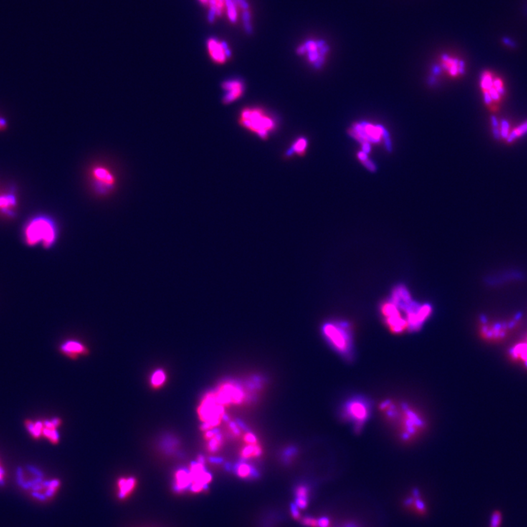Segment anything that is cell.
I'll return each mask as SVG.
<instances>
[{"label": "cell", "instance_id": "cell-9", "mask_svg": "<svg viewBox=\"0 0 527 527\" xmlns=\"http://www.w3.org/2000/svg\"><path fill=\"white\" fill-rule=\"evenodd\" d=\"M215 393L220 404L223 406L241 404L247 398L241 386L231 381L222 383Z\"/></svg>", "mask_w": 527, "mask_h": 527}, {"label": "cell", "instance_id": "cell-17", "mask_svg": "<svg viewBox=\"0 0 527 527\" xmlns=\"http://www.w3.org/2000/svg\"><path fill=\"white\" fill-rule=\"evenodd\" d=\"M442 66L446 70H448L451 75L463 74L465 71V64L463 61L459 60L456 58H452L447 54H444L442 57Z\"/></svg>", "mask_w": 527, "mask_h": 527}, {"label": "cell", "instance_id": "cell-10", "mask_svg": "<svg viewBox=\"0 0 527 527\" xmlns=\"http://www.w3.org/2000/svg\"><path fill=\"white\" fill-rule=\"evenodd\" d=\"M92 188L98 196L105 197L113 192L115 188V178L109 170L97 167L92 171Z\"/></svg>", "mask_w": 527, "mask_h": 527}, {"label": "cell", "instance_id": "cell-24", "mask_svg": "<svg viewBox=\"0 0 527 527\" xmlns=\"http://www.w3.org/2000/svg\"><path fill=\"white\" fill-rule=\"evenodd\" d=\"M166 381V373L163 370L158 369L153 372L150 378V384L154 389H159Z\"/></svg>", "mask_w": 527, "mask_h": 527}, {"label": "cell", "instance_id": "cell-15", "mask_svg": "<svg viewBox=\"0 0 527 527\" xmlns=\"http://www.w3.org/2000/svg\"><path fill=\"white\" fill-rule=\"evenodd\" d=\"M61 423L62 421L59 418H54L50 420L44 421L42 437H45L52 444H58L59 437L57 429L60 426Z\"/></svg>", "mask_w": 527, "mask_h": 527}, {"label": "cell", "instance_id": "cell-11", "mask_svg": "<svg viewBox=\"0 0 527 527\" xmlns=\"http://www.w3.org/2000/svg\"><path fill=\"white\" fill-rule=\"evenodd\" d=\"M208 54L216 64H225L232 56V52L225 41L210 38L206 42Z\"/></svg>", "mask_w": 527, "mask_h": 527}, {"label": "cell", "instance_id": "cell-12", "mask_svg": "<svg viewBox=\"0 0 527 527\" xmlns=\"http://www.w3.org/2000/svg\"><path fill=\"white\" fill-rule=\"evenodd\" d=\"M223 103L228 105L235 102L243 95L245 86L244 82L239 79H228L222 84Z\"/></svg>", "mask_w": 527, "mask_h": 527}, {"label": "cell", "instance_id": "cell-20", "mask_svg": "<svg viewBox=\"0 0 527 527\" xmlns=\"http://www.w3.org/2000/svg\"><path fill=\"white\" fill-rule=\"evenodd\" d=\"M191 485V476L189 471L180 469L175 474V488L178 491H182Z\"/></svg>", "mask_w": 527, "mask_h": 527}, {"label": "cell", "instance_id": "cell-5", "mask_svg": "<svg viewBox=\"0 0 527 527\" xmlns=\"http://www.w3.org/2000/svg\"><path fill=\"white\" fill-rule=\"evenodd\" d=\"M198 414L204 431L213 430L221 423L224 417V406L220 404L215 391L206 393L200 404Z\"/></svg>", "mask_w": 527, "mask_h": 527}, {"label": "cell", "instance_id": "cell-33", "mask_svg": "<svg viewBox=\"0 0 527 527\" xmlns=\"http://www.w3.org/2000/svg\"><path fill=\"white\" fill-rule=\"evenodd\" d=\"M244 440L249 444H257V438L255 435L253 434L252 433H247L244 436Z\"/></svg>", "mask_w": 527, "mask_h": 527}, {"label": "cell", "instance_id": "cell-22", "mask_svg": "<svg viewBox=\"0 0 527 527\" xmlns=\"http://www.w3.org/2000/svg\"><path fill=\"white\" fill-rule=\"evenodd\" d=\"M307 148H308V140L304 137H300L292 144V148L287 152V155L291 156V155H297L302 156V155H305Z\"/></svg>", "mask_w": 527, "mask_h": 527}, {"label": "cell", "instance_id": "cell-31", "mask_svg": "<svg viewBox=\"0 0 527 527\" xmlns=\"http://www.w3.org/2000/svg\"><path fill=\"white\" fill-rule=\"evenodd\" d=\"M500 135H501V138L507 139L508 138L509 134H510V125L508 120H502L501 123L500 125Z\"/></svg>", "mask_w": 527, "mask_h": 527}, {"label": "cell", "instance_id": "cell-39", "mask_svg": "<svg viewBox=\"0 0 527 527\" xmlns=\"http://www.w3.org/2000/svg\"><path fill=\"white\" fill-rule=\"evenodd\" d=\"M329 525V520L326 518H322L318 521V526L320 527H327Z\"/></svg>", "mask_w": 527, "mask_h": 527}, {"label": "cell", "instance_id": "cell-14", "mask_svg": "<svg viewBox=\"0 0 527 527\" xmlns=\"http://www.w3.org/2000/svg\"><path fill=\"white\" fill-rule=\"evenodd\" d=\"M60 350L65 356L71 359H77L79 357L87 355L88 348L82 341L76 339L67 340L61 345Z\"/></svg>", "mask_w": 527, "mask_h": 527}, {"label": "cell", "instance_id": "cell-30", "mask_svg": "<svg viewBox=\"0 0 527 527\" xmlns=\"http://www.w3.org/2000/svg\"><path fill=\"white\" fill-rule=\"evenodd\" d=\"M502 522V513L500 510H495L490 517V527H500Z\"/></svg>", "mask_w": 527, "mask_h": 527}, {"label": "cell", "instance_id": "cell-7", "mask_svg": "<svg viewBox=\"0 0 527 527\" xmlns=\"http://www.w3.org/2000/svg\"><path fill=\"white\" fill-rule=\"evenodd\" d=\"M329 52L330 47L323 40H307L297 49L299 55L305 57L307 62L317 69L325 64Z\"/></svg>", "mask_w": 527, "mask_h": 527}, {"label": "cell", "instance_id": "cell-21", "mask_svg": "<svg viewBox=\"0 0 527 527\" xmlns=\"http://www.w3.org/2000/svg\"><path fill=\"white\" fill-rule=\"evenodd\" d=\"M25 427L31 437L36 439H39L42 437L43 429H44V421L32 420V419H26L25 420Z\"/></svg>", "mask_w": 527, "mask_h": 527}, {"label": "cell", "instance_id": "cell-25", "mask_svg": "<svg viewBox=\"0 0 527 527\" xmlns=\"http://www.w3.org/2000/svg\"><path fill=\"white\" fill-rule=\"evenodd\" d=\"M308 490L304 485H300L296 490V505L297 508L304 509L308 505Z\"/></svg>", "mask_w": 527, "mask_h": 527}, {"label": "cell", "instance_id": "cell-37", "mask_svg": "<svg viewBox=\"0 0 527 527\" xmlns=\"http://www.w3.org/2000/svg\"><path fill=\"white\" fill-rule=\"evenodd\" d=\"M503 43L505 45L508 46V47L514 48L515 46L514 41H512L511 39H508V38H504Z\"/></svg>", "mask_w": 527, "mask_h": 527}, {"label": "cell", "instance_id": "cell-2", "mask_svg": "<svg viewBox=\"0 0 527 527\" xmlns=\"http://www.w3.org/2000/svg\"><path fill=\"white\" fill-rule=\"evenodd\" d=\"M24 234L27 245H41L49 249L57 242L59 230L54 220L48 216H40L26 224Z\"/></svg>", "mask_w": 527, "mask_h": 527}, {"label": "cell", "instance_id": "cell-34", "mask_svg": "<svg viewBox=\"0 0 527 527\" xmlns=\"http://www.w3.org/2000/svg\"><path fill=\"white\" fill-rule=\"evenodd\" d=\"M6 471L4 469L1 461H0V485H3L6 483Z\"/></svg>", "mask_w": 527, "mask_h": 527}, {"label": "cell", "instance_id": "cell-41", "mask_svg": "<svg viewBox=\"0 0 527 527\" xmlns=\"http://www.w3.org/2000/svg\"><path fill=\"white\" fill-rule=\"evenodd\" d=\"M491 125L493 128H500V122H499V120H497V117H491Z\"/></svg>", "mask_w": 527, "mask_h": 527}, {"label": "cell", "instance_id": "cell-23", "mask_svg": "<svg viewBox=\"0 0 527 527\" xmlns=\"http://www.w3.org/2000/svg\"><path fill=\"white\" fill-rule=\"evenodd\" d=\"M510 355L513 359L522 362L527 366V343L517 344L510 352Z\"/></svg>", "mask_w": 527, "mask_h": 527}, {"label": "cell", "instance_id": "cell-4", "mask_svg": "<svg viewBox=\"0 0 527 527\" xmlns=\"http://www.w3.org/2000/svg\"><path fill=\"white\" fill-rule=\"evenodd\" d=\"M391 420H399L400 431L403 439L409 440L419 434L424 427V420L419 414L407 404L396 406Z\"/></svg>", "mask_w": 527, "mask_h": 527}, {"label": "cell", "instance_id": "cell-28", "mask_svg": "<svg viewBox=\"0 0 527 527\" xmlns=\"http://www.w3.org/2000/svg\"><path fill=\"white\" fill-rule=\"evenodd\" d=\"M261 454H262V450L257 444H248L241 451L240 455L243 459H249V458L259 456Z\"/></svg>", "mask_w": 527, "mask_h": 527}, {"label": "cell", "instance_id": "cell-26", "mask_svg": "<svg viewBox=\"0 0 527 527\" xmlns=\"http://www.w3.org/2000/svg\"><path fill=\"white\" fill-rule=\"evenodd\" d=\"M527 134V120L522 122L519 125L510 131L506 141L508 143H512L515 140L518 139L521 137Z\"/></svg>", "mask_w": 527, "mask_h": 527}, {"label": "cell", "instance_id": "cell-3", "mask_svg": "<svg viewBox=\"0 0 527 527\" xmlns=\"http://www.w3.org/2000/svg\"><path fill=\"white\" fill-rule=\"evenodd\" d=\"M239 123L242 128L264 140L270 137L277 125L275 117L260 107L243 109L239 114Z\"/></svg>", "mask_w": 527, "mask_h": 527}, {"label": "cell", "instance_id": "cell-18", "mask_svg": "<svg viewBox=\"0 0 527 527\" xmlns=\"http://www.w3.org/2000/svg\"><path fill=\"white\" fill-rule=\"evenodd\" d=\"M135 479L133 477H122L117 482V488H118V497L120 499H125L128 497L134 490Z\"/></svg>", "mask_w": 527, "mask_h": 527}, {"label": "cell", "instance_id": "cell-38", "mask_svg": "<svg viewBox=\"0 0 527 527\" xmlns=\"http://www.w3.org/2000/svg\"><path fill=\"white\" fill-rule=\"evenodd\" d=\"M484 100H485V103L487 105H490V104L493 103V100H492L491 97H490L488 92H484Z\"/></svg>", "mask_w": 527, "mask_h": 527}, {"label": "cell", "instance_id": "cell-8", "mask_svg": "<svg viewBox=\"0 0 527 527\" xmlns=\"http://www.w3.org/2000/svg\"><path fill=\"white\" fill-rule=\"evenodd\" d=\"M351 135L363 143V151L365 152H369V142H379L381 137L389 139L388 132L382 127L373 126L366 122L355 125L352 129Z\"/></svg>", "mask_w": 527, "mask_h": 527}, {"label": "cell", "instance_id": "cell-36", "mask_svg": "<svg viewBox=\"0 0 527 527\" xmlns=\"http://www.w3.org/2000/svg\"><path fill=\"white\" fill-rule=\"evenodd\" d=\"M291 510H292V515H293L294 518H296V519H298L300 518V513H299L298 508H297V505H295V504L292 505Z\"/></svg>", "mask_w": 527, "mask_h": 527}, {"label": "cell", "instance_id": "cell-29", "mask_svg": "<svg viewBox=\"0 0 527 527\" xmlns=\"http://www.w3.org/2000/svg\"><path fill=\"white\" fill-rule=\"evenodd\" d=\"M494 77L491 73L485 71L481 75V82L480 85L484 92H488L489 90L493 87Z\"/></svg>", "mask_w": 527, "mask_h": 527}, {"label": "cell", "instance_id": "cell-35", "mask_svg": "<svg viewBox=\"0 0 527 527\" xmlns=\"http://www.w3.org/2000/svg\"><path fill=\"white\" fill-rule=\"evenodd\" d=\"M303 523L306 526L315 527L318 526V521L311 518H305L303 519Z\"/></svg>", "mask_w": 527, "mask_h": 527}, {"label": "cell", "instance_id": "cell-27", "mask_svg": "<svg viewBox=\"0 0 527 527\" xmlns=\"http://www.w3.org/2000/svg\"><path fill=\"white\" fill-rule=\"evenodd\" d=\"M235 472L237 475L239 477H242V478H247V477H257V472L252 468L251 466L249 464L245 463H240L238 464L235 468Z\"/></svg>", "mask_w": 527, "mask_h": 527}, {"label": "cell", "instance_id": "cell-40", "mask_svg": "<svg viewBox=\"0 0 527 527\" xmlns=\"http://www.w3.org/2000/svg\"><path fill=\"white\" fill-rule=\"evenodd\" d=\"M8 126V122L6 119L0 117V130H6Z\"/></svg>", "mask_w": 527, "mask_h": 527}, {"label": "cell", "instance_id": "cell-13", "mask_svg": "<svg viewBox=\"0 0 527 527\" xmlns=\"http://www.w3.org/2000/svg\"><path fill=\"white\" fill-rule=\"evenodd\" d=\"M516 320L510 322V323L493 324L488 325L485 324L482 327L481 333L484 338L488 340H500L505 338L508 333V330L514 327Z\"/></svg>", "mask_w": 527, "mask_h": 527}, {"label": "cell", "instance_id": "cell-19", "mask_svg": "<svg viewBox=\"0 0 527 527\" xmlns=\"http://www.w3.org/2000/svg\"><path fill=\"white\" fill-rule=\"evenodd\" d=\"M17 206V199L12 193H6L0 196V211L8 216H12Z\"/></svg>", "mask_w": 527, "mask_h": 527}, {"label": "cell", "instance_id": "cell-1", "mask_svg": "<svg viewBox=\"0 0 527 527\" xmlns=\"http://www.w3.org/2000/svg\"><path fill=\"white\" fill-rule=\"evenodd\" d=\"M322 333L329 345L346 360L353 358L354 344L351 325L343 320H328L322 324Z\"/></svg>", "mask_w": 527, "mask_h": 527}, {"label": "cell", "instance_id": "cell-32", "mask_svg": "<svg viewBox=\"0 0 527 527\" xmlns=\"http://www.w3.org/2000/svg\"><path fill=\"white\" fill-rule=\"evenodd\" d=\"M493 87L497 91V92H499V93H500V95H501V96L505 95V87H504L503 82H502V79H500V78H495V79H494Z\"/></svg>", "mask_w": 527, "mask_h": 527}, {"label": "cell", "instance_id": "cell-6", "mask_svg": "<svg viewBox=\"0 0 527 527\" xmlns=\"http://www.w3.org/2000/svg\"><path fill=\"white\" fill-rule=\"evenodd\" d=\"M371 404L363 397H354L346 401L343 408V415L352 423L356 432H360L371 415Z\"/></svg>", "mask_w": 527, "mask_h": 527}, {"label": "cell", "instance_id": "cell-16", "mask_svg": "<svg viewBox=\"0 0 527 527\" xmlns=\"http://www.w3.org/2000/svg\"><path fill=\"white\" fill-rule=\"evenodd\" d=\"M199 2L203 5L209 7L208 19L210 22H213L216 17L221 16L225 11V0H199Z\"/></svg>", "mask_w": 527, "mask_h": 527}]
</instances>
